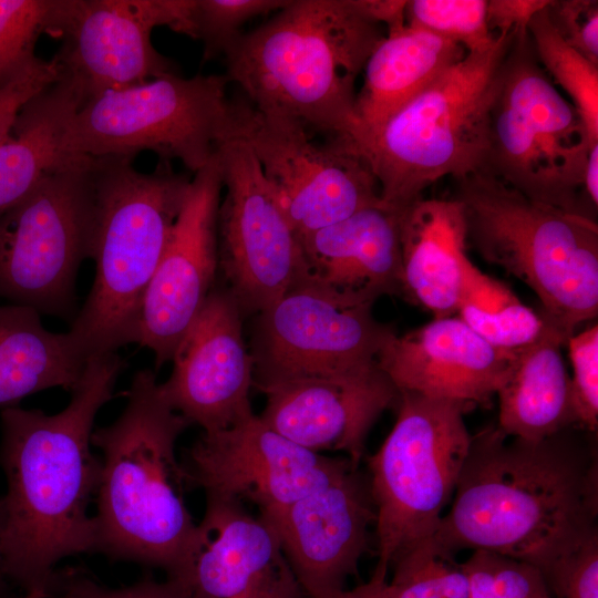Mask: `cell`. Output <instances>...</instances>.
<instances>
[{
    "label": "cell",
    "mask_w": 598,
    "mask_h": 598,
    "mask_svg": "<svg viewBox=\"0 0 598 598\" xmlns=\"http://www.w3.org/2000/svg\"><path fill=\"white\" fill-rule=\"evenodd\" d=\"M595 433L573 426L528 441L497 425L472 434L451 508L432 536L435 548L488 550L542 573L598 535Z\"/></svg>",
    "instance_id": "cell-1"
},
{
    "label": "cell",
    "mask_w": 598,
    "mask_h": 598,
    "mask_svg": "<svg viewBox=\"0 0 598 598\" xmlns=\"http://www.w3.org/2000/svg\"><path fill=\"white\" fill-rule=\"evenodd\" d=\"M125 361L92 355L55 414L18 406L1 411L0 463L8 484L0 575L24 591L51 590L63 558L96 550L94 516L101 460L91 450L93 424L112 396Z\"/></svg>",
    "instance_id": "cell-2"
},
{
    "label": "cell",
    "mask_w": 598,
    "mask_h": 598,
    "mask_svg": "<svg viewBox=\"0 0 598 598\" xmlns=\"http://www.w3.org/2000/svg\"><path fill=\"white\" fill-rule=\"evenodd\" d=\"M384 35L357 0H289L230 44L225 75L257 110L353 143L355 81Z\"/></svg>",
    "instance_id": "cell-3"
},
{
    "label": "cell",
    "mask_w": 598,
    "mask_h": 598,
    "mask_svg": "<svg viewBox=\"0 0 598 598\" xmlns=\"http://www.w3.org/2000/svg\"><path fill=\"white\" fill-rule=\"evenodd\" d=\"M126 405L92 433L102 451L94 515L96 550L163 569L173 578L197 540L176 443L190 425L163 398L154 372L135 373Z\"/></svg>",
    "instance_id": "cell-4"
},
{
    "label": "cell",
    "mask_w": 598,
    "mask_h": 598,
    "mask_svg": "<svg viewBox=\"0 0 598 598\" xmlns=\"http://www.w3.org/2000/svg\"><path fill=\"white\" fill-rule=\"evenodd\" d=\"M132 163L123 156L91 161L95 276L69 330L86 358L137 343L144 297L190 182L169 162L150 173Z\"/></svg>",
    "instance_id": "cell-5"
},
{
    "label": "cell",
    "mask_w": 598,
    "mask_h": 598,
    "mask_svg": "<svg viewBox=\"0 0 598 598\" xmlns=\"http://www.w3.org/2000/svg\"><path fill=\"white\" fill-rule=\"evenodd\" d=\"M466 240L526 283L566 340L598 312L596 220L533 200L484 172L454 178Z\"/></svg>",
    "instance_id": "cell-6"
},
{
    "label": "cell",
    "mask_w": 598,
    "mask_h": 598,
    "mask_svg": "<svg viewBox=\"0 0 598 598\" xmlns=\"http://www.w3.org/2000/svg\"><path fill=\"white\" fill-rule=\"evenodd\" d=\"M517 34L499 32L487 51L466 53L355 147L385 206L402 209L443 177L481 171L491 110Z\"/></svg>",
    "instance_id": "cell-7"
},
{
    "label": "cell",
    "mask_w": 598,
    "mask_h": 598,
    "mask_svg": "<svg viewBox=\"0 0 598 598\" xmlns=\"http://www.w3.org/2000/svg\"><path fill=\"white\" fill-rule=\"evenodd\" d=\"M591 145L577 110L539 64L528 33H518L491 110L480 172L533 200L596 220L582 192Z\"/></svg>",
    "instance_id": "cell-8"
},
{
    "label": "cell",
    "mask_w": 598,
    "mask_h": 598,
    "mask_svg": "<svg viewBox=\"0 0 598 598\" xmlns=\"http://www.w3.org/2000/svg\"><path fill=\"white\" fill-rule=\"evenodd\" d=\"M396 409L391 432L367 460L377 567L385 570L396 554L434 535L472 439L465 403L399 392Z\"/></svg>",
    "instance_id": "cell-9"
},
{
    "label": "cell",
    "mask_w": 598,
    "mask_h": 598,
    "mask_svg": "<svg viewBox=\"0 0 598 598\" xmlns=\"http://www.w3.org/2000/svg\"><path fill=\"white\" fill-rule=\"evenodd\" d=\"M225 74L168 73L87 100L70 120L64 150L86 157L134 158L142 151L177 159L194 174L234 130Z\"/></svg>",
    "instance_id": "cell-10"
},
{
    "label": "cell",
    "mask_w": 598,
    "mask_h": 598,
    "mask_svg": "<svg viewBox=\"0 0 598 598\" xmlns=\"http://www.w3.org/2000/svg\"><path fill=\"white\" fill-rule=\"evenodd\" d=\"M91 161L76 156L0 215V297L74 319L76 274L91 252Z\"/></svg>",
    "instance_id": "cell-11"
},
{
    "label": "cell",
    "mask_w": 598,
    "mask_h": 598,
    "mask_svg": "<svg viewBox=\"0 0 598 598\" xmlns=\"http://www.w3.org/2000/svg\"><path fill=\"white\" fill-rule=\"evenodd\" d=\"M233 102L234 132L249 147L298 237L381 202L377 178L351 144L320 145L300 122Z\"/></svg>",
    "instance_id": "cell-12"
},
{
    "label": "cell",
    "mask_w": 598,
    "mask_h": 598,
    "mask_svg": "<svg viewBox=\"0 0 598 598\" xmlns=\"http://www.w3.org/2000/svg\"><path fill=\"white\" fill-rule=\"evenodd\" d=\"M224 197L218 265L243 317L257 315L300 278L299 237L248 145L233 131L217 144Z\"/></svg>",
    "instance_id": "cell-13"
},
{
    "label": "cell",
    "mask_w": 598,
    "mask_h": 598,
    "mask_svg": "<svg viewBox=\"0 0 598 598\" xmlns=\"http://www.w3.org/2000/svg\"><path fill=\"white\" fill-rule=\"evenodd\" d=\"M373 305L354 303L297 281L257 313L252 334L254 386L340 374L377 362L395 330Z\"/></svg>",
    "instance_id": "cell-14"
},
{
    "label": "cell",
    "mask_w": 598,
    "mask_h": 598,
    "mask_svg": "<svg viewBox=\"0 0 598 598\" xmlns=\"http://www.w3.org/2000/svg\"><path fill=\"white\" fill-rule=\"evenodd\" d=\"M194 0H56L50 35L54 55L86 101L107 91L176 73L152 43L157 27L189 35ZM85 101V102H86Z\"/></svg>",
    "instance_id": "cell-15"
},
{
    "label": "cell",
    "mask_w": 598,
    "mask_h": 598,
    "mask_svg": "<svg viewBox=\"0 0 598 598\" xmlns=\"http://www.w3.org/2000/svg\"><path fill=\"white\" fill-rule=\"evenodd\" d=\"M351 466L359 465L343 455L305 448L251 414L228 429L203 432L183 468L186 483L200 487L206 497L246 501L266 514L315 492Z\"/></svg>",
    "instance_id": "cell-16"
},
{
    "label": "cell",
    "mask_w": 598,
    "mask_h": 598,
    "mask_svg": "<svg viewBox=\"0 0 598 598\" xmlns=\"http://www.w3.org/2000/svg\"><path fill=\"white\" fill-rule=\"evenodd\" d=\"M221 193V169L215 152L189 182L144 297L137 343L154 353L157 369L172 360L181 338L215 287Z\"/></svg>",
    "instance_id": "cell-17"
},
{
    "label": "cell",
    "mask_w": 598,
    "mask_h": 598,
    "mask_svg": "<svg viewBox=\"0 0 598 598\" xmlns=\"http://www.w3.org/2000/svg\"><path fill=\"white\" fill-rule=\"evenodd\" d=\"M243 318L227 287H214L174 351L168 379L159 383L169 406L205 433L254 414V361Z\"/></svg>",
    "instance_id": "cell-18"
},
{
    "label": "cell",
    "mask_w": 598,
    "mask_h": 598,
    "mask_svg": "<svg viewBox=\"0 0 598 598\" xmlns=\"http://www.w3.org/2000/svg\"><path fill=\"white\" fill-rule=\"evenodd\" d=\"M276 532L307 598H334L368 553L375 507L368 476L351 466L279 509L259 514Z\"/></svg>",
    "instance_id": "cell-19"
},
{
    "label": "cell",
    "mask_w": 598,
    "mask_h": 598,
    "mask_svg": "<svg viewBox=\"0 0 598 598\" xmlns=\"http://www.w3.org/2000/svg\"><path fill=\"white\" fill-rule=\"evenodd\" d=\"M192 598H307L274 528L243 503L206 497L197 540L173 578Z\"/></svg>",
    "instance_id": "cell-20"
},
{
    "label": "cell",
    "mask_w": 598,
    "mask_h": 598,
    "mask_svg": "<svg viewBox=\"0 0 598 598\" xmlns=\"http://www.w3.org/2000/svg\"><path fill=\"white\" fill-rule=\"evenodd\" d=\"M260 392L266 405L259 417L270 429L312 452H340L359 466L371 427L399 400L398 389L378 362Z\"/></svg>",
    "instance_id": "cell-21"
},
{
    "label": "cell",
    "mask_w": 598,
    "mask_h": 598,
    "mask_svg": "<svg viewBox=\"0 0 598 598\" xmlns=\"http://www.w3.org/2000/svg\"><path fill=\"white\" fill-rule=\"evenodd\" d=\"M514 350L493 347L461 318L433 319L393 334L377 362L399 392L475 406L495 394Z\"/></svg>",
    "instance_id": "cell-22"
},
{
    "label": "cell",
    "mask_w": 598,
    "mask_h": 598,
    "mask_svg": "<svg viewBox=\"0 0 598 598\" xmlns=\"http://www.w3.org/2000/svg\"><path fill=\"white\" fill-rule=\"evenodd\" d=\"M299 240L298 281L362 305L385 295L403 296L398 209L380 202Z\"/></svg>",
    "instance_id": "cell-23"
},
{
    "label": "cell",
    "mask_w": 598,
    "mask_h": 598,
    "mask_svg": "<svg viewBox=\"0 0 598 598\" xmlns=\"http://www.w3.org/2000/svg\"><path fill=\"white\" fill-rule=\"evenodd\" d=\"M399 224L403 297L434 319L456 315L472 262L461 203L420 197L399 209Z\"/></svg>",
    "instance_id": "cell-24"
},
{
    "label": "cell",
    "mask_w": 598,
    "mask_h": 598,
    "mask_svg": "<svg viewBox=\"0 0 598 598\" xmlns=\"http://www.w3.org/2000/svg\"><path fill=\"white\" fill-rule=\"evenodd\" d=\"M466 51L460 44L411 25L386 32L368 58L357 93V147L417 96Z\"/></svg>",
    "instance_id": "cell-25"
},
{
    "label": "cell",
    "mask_w": 598,
    "mask_h": 598,
    "mask_svg": "<svg viewBox=\"0 0 598 598\" xmlns=\"http://www.w3.org/2000/svg\"><path fill=\"white\" fill-rule=\"evenodd\" d=\"M564 343L566 340L546 322L536 341L514 350L495 392L499 402L496 425L505 435L539 441L579 426L560 351Z\"/></svg>",
    "instance_id": "cell-26"
},
{
    "label": "cell",
    "mask_w": 598,
    "mask_h": 598,
    "mask_svg": "<svg viewBox=\"0 0 598 598\" xmlns=\"http://www.w3.org/2000/svg\"><path fill=\"white\" fill-rule=\"evenodd\" d=\"M80 83L66 75L28 102L10 137L0 145V215L48 175L76 156L64 150L70 120L85 103Z\"/></svg>",
    "instance_id": "cell-27"
},
{
    "label": "cell",
    "mask_w": 598,
    "mask_h": 598,
    "mask_svg": "<svg viewBox=\"0 0 598 598\" xmlns=\"http://www.w3.org/2000/svg\"><path fill=\"white\" fill-rule=\"evenodd\" d=\"M25 306H0V406L39 391H72L89 358L72 334L51 332Z\"/></svg>",
    "instance_id": "cell-28"
},
{
    "label": "cell",
    "mask_w": 598,
    "mask_h": 598,
    "mask_svg": "<svg viewBox=\"0 0 598 598\" xmlns=\"http://www.w3.org/2000/svg\"><path fill=\"white\" fill-rule=\"evenodd\" d=\"M457 317L495 348L516 350L536 341L545 330L543 317L525 306L503 282L473 262L465 274Z\"/></svg>",
    "instance_id": "cell-29"
},
{
    "label": "cell",
    "mask_w": 598,
    "mask_h": 598,
    "mask_svg": "<svg viewBox=\"0 0 598 598\" xmlns=\"http://www.w3.org/2000/svg\"><path fill=\"white\" fill-rule=\"evenodd\" d=\"M527 33L539 64L569 95L570 103L584 122L589 142L597 143L598 65L569 47L557 34L545 8L533 17Z\"/></svg>",
    "instance_id": "cell-30"
},
{
    "label": "cell",
    "mask_w": 598,
    "mask_h": 598,
    "mask_svg": "<svg viewBox=\"0 0 598 598\" xmlns=\"http://www.w3.org/2000/svg\"><path fill=\"white\" fill-rule=\"evenodd\" d=\"M405 23L451 40L466 53L491 49L497 34L487 24V0H411Z\"/></svg>",
    "instance_id": "cell-31"
},
{
    "label": "cell",
    "mask_w": 598,
    "mask_h": 598,
    "mask_svg": "<svg viewBox=\"0 0 598 598\" xmlns=\"http://www.w3.org/2000/svg\"><path fill=\"white\" fill-rule=\"evenodd\" d=\"M56 0H0V89L35 58L34 45L50 33Z\"/></svg>",
    "instance_id": "cell-32"
},
{
    "label": "cell",
    "mask_w": 598,
    "mask_h": 598,
    "mask_svg": "<svg viewBox=\"0 0 598 598\" xmlns=\"http://www.w3.org/2000/svg\"><path fill=\"white\" fill-rule=\"evenodd\" d=\"M289 0H194L189 35L204 45L203 59L224 55L249 20L275 13Z\"/></svg>",
    "instance_id": "cell-33"
},
{
    "label": "cell",
    "mask_w": 598,
    "mask_h": 598,
    "mask_svg": "<svg viewBox=\"0 0 598 598\" xmlns=\"http://www.w3.org/2000/svg\"><path fill=\"white\" fill-rule=\"evenodd\" d=\"M573 367L571 394L579 427L598 429V326L574 333L567 342Z\"/></svg>",
    "instance_id": "cell-34"
},
{
    "label": "cell",
    "mask_w": 598,
    "mask_h": 598,
    "mask_svg": "<svg viewBox=\"0 0 598 598\" xmlns=\"http://www.w3.org/2000/svg\"><path fill=\"white\" fill-rule=\"evenodd\" d=\"M543 574L555 598H598V535L557 559Z\"/></svg>",
    "instance_id": "cell-35"
},
{
    "label": "cell",
    "mask_w": 598,
    "mask_h": 598,
    "mask_svg": "<svg viewBox=\"0 0 598 598\" xmlns=\"http://www.w3.org/2000/svg\"><path fill=\"white\" fill-rule=\"evenodd\" d=\"M62 78L58 60L35 56L0 89V145L6 142L23 106Z\"/></svg>",
    "instance_id": "cell-36"
},
{
    "label": "cell",
    "mask_w": 598,
    "mask_h": 598,
    "mask_svg": "<svg viewBox=\"0 0 598 598\" xmlns=\"http://www.w3.org/2000/svg\"><path fill=\"white\" fill-rule=\"evenodd\" d=\"M545 12L557 34L598 65V1L549 0Z\"/></svg>",
    "instance_id": "cell-37"
},
{
    "label": "cell",
    "mask_w": 598,
    "mask_h": 598,
    "mask_svg": "<svg viewBox=\"0 0 598 598\" xmlns=\"http://www.w3.org/2000/svg\"><path fill=\"white\" fill-rule=\"evenodd\" d=\"M60 592L62 598H192L177 582L142 580L122 588H109L91 577L75 570L54 574L51 594Z\"/></svg>",
    "instance_id": "cell-38"
},
{
    "label": "cell",
    "mask_w": 598,
    "mask_h": 598,
    "mask_svg": "<svg viewBox=\"0 0 598 598\" xmlns=\"http://www.w3.org/2000/svg\"><path fill=\"white\" fill-rule=\"evenodd\" d=\"M495 598H551L542 570L525 560L494 553Z\"/></svg>",
    "instance_id": "cell-39"
},
{
    "label": "cell",
    "mask_w": 598,
    "mask_h": 598,
    "mask_svg": "<svg viewBox=\"0 0 598 598\" xmlns=\"http://www.w3.org/2000/svg\"><path fill=\"white\" fill-rule=\"evenodd\" d=\"M549 0H487V24L494 34L503 31L527 32L533 17Z\"/></svg>",
    "instance_id": "cell-40"
},
{
    "label": "cell",
    "mask_w": 598,
    "mask_h": 598,
    "mask_svg": "<svg viewBox=\"0 0 598 598\" xmlns=\"http://www.w3.org/2000/svg\"><path fill=\"white\" fill-rule=\"evenodd\" d=\"M493 559V551L477 549L461 564L468 582V598H495Z\"/></svg>",
    "instance_id": "cell-41"
},
{
    "label": "cell",
    "mask_w": 598,
    "mask_h": 598,
    "mask_svg": "<svg viewBox=\"0 0 598 598\" xmlns=\"http://www.w3.org/2000/svg\"><path fill=\"white\" fill-rule=\"evenodd\" d=\"M360 9L373 21L385 24L386 32L405 25L404 0H357Z\"/></svg>",
    "instance_id": "cell-42"
},
{
    "label": "cell",
    "mask_w": 598,
    "mask_h": 598,
    "mask_svg": "<svg viewBox=\"0 0 598 598\" xmlns=\"http://www.w3.org/2000/svg\"><path fill=\"white\" fill-rule=\"evenodd\" d=\"M388 570L374 568L372 576L367 582L360 584L352 589H344L334 598H389L385 589Z\"/></svg>",
    "instance_id": "cell-43"
},
{
    "label": "cell",
    "mask_w": 598,
    "mask_h": 598,
    "mask_svg": "<svg viewBox=\"0 0 598 598\" xmlns=\"http://www.w3.org/2000/svg\"><path fill=\"white\" fill-rule=\"evenodd\" d=\"M582 192L587 203L597 210L598 205V142L589 148L584 172Z\"/></svg>",
    "instance_id": "cell-44"
},
{
    "label": "cell",
    "mask_w": 598,
    "mask_h": 598,
    "mask_svg": "<svg viewBox=\"0 0 598 598\" xmlns=\"http://www.w3.org/2000/svg\"><path fill=\"white\" fill-rule=\"evenodd\" d=\"M52 595H51V590L48 589V588H38V589H32V590H29V591H24V594L22 596H20L19 598H50Z\"/></svg>",
    "instance_id": "cell-45"
},
{
    "label": "cell",
    "mask_w": 598,
    "mask_h": 598,
    "mask_svg": "<svg viewBox=\"0 0 598 598\" xmlns=\"http://www.w3.org/2000/svg\"><path fill=\"white\" fill-rule=\"evenodd\" d=\"M3 526H4V504H3V498L0 497V546H1Z\"/></svg>",
    "instance_id": "cell-46"
},
{
    "label": "cell",
    "mask_w": 598,
    "mask_h": 598,
    "mask_svg": "<svg viewBox=\"0 0 598 598\" xmlns=\"http://www.w3.org/2000/svg\"><path fill=\"white\" fill-rule=\"evenodd\" d=\"M0 577H2V576H0Z\"/></svg>",
    "instance_id": "cell-47"
}]
</instances>
